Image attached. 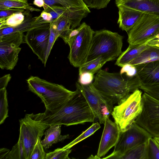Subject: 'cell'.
Masks as SVG:
<instances>
[{
	"mask_svg": "<svg viewBox=\"0 0 159 159\" xmlns=\"http://www.w3.org/2000/svg\"><path fill=\"white\" fill-rule=\"evenodd\" d=\"M111 0H83L88 7L98 9L106 7Z\"/></svg>",
	"mask_w": 159,
	"mask_h": 159,
	"instance_id": "obj_34",
	"label": "cell"
},
{
	"mask_svg": "<svg viewBox=\"0 0 159 159\" xmlns=\"http://www.w3.org/2000/svg\"><path fill=\"white\" fill-rule=\"evenodd\" d=\"M159 60V47L148 45L137 57L128 63L134 66Z\"/></svg>",
	"mask_w": 159,
	"mask_h": 159,
	"instance_id": "obj_23",
	"label": "cell"
},
{
	"mask_svg": "<svg viewBox=\"0 0 159 159\" xmlns=\"http://www.w3.org/2000/svg\"><path fill=\"white\" fill-rule=\"evenodd\" d=\"M79 75L78 81L83 85H87L92 83L94 77L93 74L89 72H83Z\"/></svg>",
	"mask_w": 159,
	"mask_h": 159,
	"instance_id": "obj_37",
	"label": "cell"
},
{
	"mask_svg": "<svg viewBox=\"0 0 159 159\" xmlns=\"http://www.w3.org/2000/svg\"><path fill=\"white\" fill-rule=\"evenodd\" d=\"M24 11V10L16 9H10L0 10V18L8 17L15 13Z\"/></svg>",
	"mask_w": 159,
	"mask_h": 159,
	"instance_id": "obj_39",
	"label": "cell"
},
{
	"mask_svg": "<svg viewBox=\"0 0 159 159\" xmlns=\"http://www.w3.org/2000/svg\"><path fill=\"white\" fill-rule=\"evenodd\" d=\"M143 92L138 89L113 107L111 115L121 132L128 129L141 113Z\"/></svg>",
	"mask_w": 159,
	"mask_h": 159,
	"instance_id": "obj_5",
	"label": "cell"
},
{
	"mask_svg": "<svg viewBox=\"0 0 159 159\" xmlns=\"http://www.w3.org/2000/svg\"><path fill=\"white\" fill-rule=\"evenodd\" d=\"M6 88L0 89V124L8 116V104Z\"/></svg>",
	"mask_w": 159,
	"mask_h": 159,
	"instance_id": "obj_30",
	"label": "cell"
},
{
	"mask_svg": "<svg viewBox=\"0 0 159 159\" xmlns=\"http://www.w3.org/2000/svg\"><path fill=\"white\" fill-rule=\"evenodd\" d=\"M123 38L117 33L107 30L94 31L86 62L101 56L108 61L115 60L122 52Z\"/></svg>",
	"mask_w": 159,
	"mask_h": 159,
	"instance_id": "obj_4",
	"label": "cell"
},
{
	"mask_svg": "<svg viewBox=\"0 0 159 159\" xmlns=\"http://www.w3.org/2000/svg\"><path fill=\"white\" fill-rule=\"evenodd\" d=\"M34 4L38 7H43L44 4L43 0H34Z\"/></svg>",
	"mask_w": 159,
	"mask_h": 159,
	"instance_id": "obj_44",
	"label": "cell"
},
{
	"mask_svg": "<svg viewBox=\"0 0 159 159\" xmlns=\"http://www.w3.org/2000/svg\"><path fill=\"white\" fill-rule=\"evenodd\" d=\"M100 142L97 155L98 159L104 157L110 149L117 143L121 133L120 128L109 117L106 118Z\"/></svg>",
	"mask_w": 159,
	"mask_h": 159,
	"instance_id": "obj_14",
	"label": "cell"
},
{
	"mask_svg": "<svg viewBox=\"0 0 159 159\" xmlns=\"http://www.w3.org/2000/svg\"><path fill=\"white\" fill-rule=\"evenodd\" d=\"M4 159H26L25 149L21 135L19 134L18 141L12 147Z\"/></svg>",
	"mask_w": 159,
	"mask_h": 159,
	"instance_id": "obj_28",
	"label": "cell"
},
{
	"mask_svg": "<svg viewBox=\"0 0 159 159\" xmlns=\"http://www.w3.org/2000/svg\"><path fill=\"white\" fill-rule=\"evenodd\" d=\"M151 40H149L138 44L129 45L127 49L122 52L118 57L115 63V65L122 67L137 57L146 48L148 45V43Z\"/></svg>",
	"mask_w": 159,
	"mask_h": 159,
	"instance_id": "obj_20",
	"label": "cell"
},
{
	"mask_svg": "<svg viewBox=\"0 0 159 159\" xmlns=\"http://www.w3.org/2000/svg\"><path fill=\"white\" fill-rule=\"evenodd\" d=\"M10 150L5 148L0 149V159H4L5 156L10 151Z\"/></svg>",
	"mask_w": 159,
	"mask_h": 159,
	"instance_id": "obj_43",
	"label": "cell"
},
{
	"mask_svg": "<svg viewBox=\"0 0 159 159\" xmlns=\"http://www.w3.org/2000/svg\"><path fill=\"white\" fill-rule=\"evenodd\" d=\"M118 8L119 18L117 23L120 29L128 33L143 13L125 7Z\"/></svg>",
	"mask_w": 159,
	"mask_h": 159,
	"instance_id": "obj_19",
	"label": "cell"
},
{
	"mask_svg": "<svg viewBox=\"0 0 159 159\" xmlns=\"http://www.w3.org/2000/svg\"><path fill=\"white\" fill-rule=\"evenodd\" d=\"M23 33L17 32L0 37V68L11 70L16 65L23 43Z\"/></svg>",
	"mask_w": 159,
	"mask_h": 159,
	"instance_id": "obj_12",
	"label": "cell"
},
{
	"mask_svg": "<svg viewBox=\"0 0 159 159\" xmlns=\"http://www.w3.org/2000/svg\"><path fill=\"white\" fill-rule=\"evenodd\" d=\"M151 137H152L146 130L134 122L125 131L121 132L113 152L102 158L119 159L127 151L146 142Z\"/></svg>",
	"mask_w": 159,
	"mask_h": 159,
	"instance_id": "obj_8",
	"label": "cell"
},
{
	"mask_svg": "<svg viewBox=\"0 0 159 159\" xmlns=\"http://www.w3.org/2000/svg\"><path fill=\"white\" fill-rule=\"evenodd\" d=\"M11 78L10 74L6 75L0 78V89L6 88Z\"/></svg>",
	"mask_w": 159,
	"mask_h": 159,
	"instance_id": "obj_40",
	"label": "cell"
},
{
	"mask_svg": "<svg viewBox=\"0 0 159 159\" xmlns=\"http://www.w3.org/2000/svg\"><path fill=\"white\" fill-rule=\"evenodd\" d=\"M141 85L159 84V60L135 66Z\"/></svg>",
	"mask_w": 159,
	"mask_h": 159,
	"instance_id": "obj_16",
	"label": "cell"
},
{
	"mask_svg": "<svg viewBox=\"0 0 159 159\" xmlns=\"http://www.w3.org/2000/svg\"><path fill=\"white\" fill-rule=\"evenodd\" d=\"M42 113L26 114L19 120L20 134L22 138L26 159H30L32 151L39 138H41L49 126L42 120Z\"/></svg>",
	"mask_w": 159,
	"mask_h": 159,
	"instance_id": "obj_6",
	"label": "cell"
},
{
	"mask_svg": "<svg viewBox=\"0 0 159 159\" xmlns=\"http://www.w3.org/2000/svg\"><path fill=\"white\" fill-rule=\"evenodd\" d=\"M16 9L39 11V9L30 6L27 0H0V10Z\"/></svg>",
	"mask_w": 159,
	"mask_h": 159,
	"instance_id": "obj_24",
	"label": "cell"
},
{
	"mask_svg": "<svg viewBox=\"0 0 159 159\" xmlns=\"http://www.w3.org/2000/svg\"><path fill=\"white\" fill-rule=\"evenodd\" d=\"M156 38L149 41L147 45L159 47V33L156 35Z\"/></svg>",
	"mask_w": 159,
	"mask_h": 159,
	"instance_id": "obj_42",
	"label": "cell"
},
{
	"mask_svg": "<svg viewBox=\"0 0 159 159\" xmlns=\"http://www.w3.org/2000/svg\"><path fill=\"white\" fill-rule=\"evenodd\" d=\"M70 148H57L46 153L45 159H69V155L71 152Z\"/></svg>",
	"mask_w": 159,
	"mask_h": 159,
	"instance_id": "obj_31",
	"label": "cell"
},
{
	"mask_svg": "<svg viewBox=\"0 0 159 159\" xmlns=\"http://www.w3.org/2000/svg\"><path fill=\"white\" fill-rule=\"evenodd\" d=\"M148 159H159V147L154 138H149L147 142Z\"/></svg>",
	"mask_w": 159,
	"mask_h": 159,
	"instance_id": "obj_32",
	"label": "cell"
},
{
	"mask_svg": "<svg viewBox=\"0 0 159 159\" xmlns=\"http://www.w3.org/2000/svg\"><path fill=\"white\" fill-rule=\"evenodd\" d=\"M76 88L82 93L91 109L95 118L100 124H104L106 118L109 117L113 111V104L102 95L92 83L87 85L76 83Z\"/></svg>",
	"mask_w": 159,
	"mask_h": 159,
	"instance_id": "obj_10",
	"label": "cell"
},
{
	"mask_svg": "<svg viewBox=\"0 0 159 159\" xmlns=\"http://www.w3.org/2000/svg\"><path fill=\"white\" fill-rule=\"evenodd\" d=\"M100 127V124L98 122L93 124L91 126L83 132L80 136L63 148L64 149L71 148L74 145L93 134Z\"/></svg>",
	"mask_w": 159,
	"mask_h": 159,
	"instance_id": "obj_29",
	"label": "cell"
},
{
	"mask_svg": "<svg viewBox=\"0 0 159 159\" xmlns=\"http://www.w3.org/2000/svg\"><path fill=\"white\" fill-rule=\"evenodd\" d=\"M39 138L32 151L30 159H45L46 153Z\"/></svg>",
	"mask_w": 159,
	"mask_h": 159,
	"instance_id": "obj_33",
	"label": "cell"
},
{
	"mask_svg": "<svg viewBox=\"0 0 159 159\" xmlns=\"http://www.w3.org/2000/svg\"><path fill=\"white\" fill-rule=\"evenodd\" d=\"M107 61V60L103 56L87 61L79 67V75L84 72H89L94 74L98 72Z\"/></svg>",
	"mask_w": 159,
	"mask_h": 159,
	"instance_id": "obj_25",
	"label": "cell"
},
{
	"mask_svg": "<svg viewBox=\"0 0 159 159\" xmlns=\"http://www.w3.org/2000/svg\"><path fill=\"white\" fill-rule=\"evenodd\" d=\"M116 6L159 16V0H116Z\"/></svg>",
	"mask_w": 159,
	"mask_h": 159,
	"instance_id": "obj_17",
	"label": "cell"
},
{
	"mask_svg": "<svg viewBox=\"0 0 159 159\" xmlns=\"http://www.w3.org/2000/svg\"><path fill=\"white\" fill-rule=\"evenodd\" d=\"M142 111L135 122L152 137L159 138V101L144 92Z\"/></svg>",
	"mask_w": 159,
	"mask_h": 159,
	"instance_id": "obj_11",
	"label": "cell"
},
{
	"mask_svg": "<svg viewBox=\"0 0 159 159\" xmlns=\"http://www.w3.org/2000/svg\"><path fill=\"white\" fill-rule=\"evenodd\" d=\"M26 11L17 12L8 17L0 18V29L16 26L21 24L25 19V15L27 13Z\"/></svg>",
	"mask_w": 159,
	"mask_h": 159,
	"instance_id": "obj_27",
	"label": "cell"
},
{
	"mask_svg": "<svg viewBox=\"0 0 159 159\" xmlns=\"http://www.w3.org/2000/svg\"><path fill=\"white\" fill-rule=\"evenodd\" d=\"M41 17L45 20L51 22L52 20V18L51 15L48 12L43 11L40 15Z\"/></svg>",
	"mask_w": 159,
	"mask_h": 159,
	"instance_id": "obj_41",
	"label": "cell"
},
{
	"mask_svg": "<svg viewBox=\"0 0 159 159\" xmlns=\"http://www.w3.org/2000/svg\"><path fill=\"white\" fill-rule=\"evenodd\" d=\"M97 73L93 86L113 104H119L142 85L137 75L126 78L120 73H109L101 69Z\"/></svg>",
	"mask_w": 159,
	"mask_h": 159,
	"instance_id": "obj_2",
	"label": "cell"
},
{
	"mask_svg": "<svg viewBox=\"0 0 159 159\" xmlns=\"http://www.w3.org/2000/svg\"><path fill=\"white\" fill-rule=\"evenodd\" d=\"M154 139L155 140L157 144L159 147V138L154 137Z\"/></svg>",
	"mask_w": 159,
	"mask_h": 159,
	"instance_id": "obj_45",
	"label": "cell"
},
{
	"mask_svg": "<svg viewBox=\"0 0 159 159\" xmlns=\"http://www.w3.org/2000/svg\"><path fill=\"white\" fill-rule=\"evenodd\" d=\"M50 24L56 34L68 44L70 34L73 30L70 28L71 23L69 18L65 16H62L51 22Z\"/></svg>",
	"mask_w": 159,
	"mask_h": 159,
	"instance_id": "obj_21",
	"label": "cell"
},
{
	"mask_svg": "<svg viewBox=\"0 0 159 159\" xmlns=\"http://www.w3.org/2000/svg\"><path fill=\"white\" fill-rule=\"evenodd\" d=\"M44 10L52 6H60L66 9L80 25L81 20L90 12L83 0H43Z\"/></svg>",
	"mask_w": 159,
	"mask_h": 159,
	"instance_id": "obj_15",
	"label": "cell"
},
{
	"mask_svg": "<svg viewBox=\"0 0 159 159\" xmlns=\"http://www.w3.org/2000/svg\"><path fill=\"white\" fill-rule=\"evenodd\" d=\"M148 141L130 149L119 159H148Z\"/></svg>",
	"mask_w": 159,
	"mask_h": 159,
	"instance_id": "obj_26",
	"label": "cell"
},
{
	"mask_svg": "<svg viewBox=\"0 0 159 159\" xmlns=\"http://www.w3.org/2000/svg\"><path fill=\"white\" fill-rule=\"evenodd\" d=\"M74 95L56 109L42 113L43 122L48 125L68 126L93 122L94 115L84 95L77 88Z\"/></svg>",
	"mask_w": 159,
	"mask_h": 159,
	"instance_id": "obj_1",
	"label": "cell"
},
{
	"mask_svg": "<svg viewBox=\"0 0 159 159\" xmlns=\"http://www.w3.org/2000/svg\"><path fill=\"white\" fill-rule=\"evenodd\" d=\"M26 81L29 90L41 98L46 111L56 109L76 92L70 91L61 85L48 82L37 76H31Z\"/></svg>",
	"mask_w": 159,
	"mask_h": 159,
	"instance_id": "obj_3",
	"label": "cell"
},
{
	"mask_svg": "<svg viewBox=\"0 0 159 159\" xmlns=\"http://www.w3.org/2000/svg\"><path fill=\"white\" fill-rule=\"evenodd\" d=\"M24 21L20 25L14 27H9L0 29V37L11 33L20 32L23 33L40 27L50 22L44 20L40 15L32 17L29 14L25 15Z\"/></svg>",
	"mask_w": 159,
	"mask_h": 159,
	"instance_id": "obj_18",
	"label": "cell"
},
{
	"mask_svg": "<svg viewBox=\"0 0 159 159\" xmlns=\"http://www.w3.org/2000/svg\"><path fill=\"white\" fill-rule=\"evenodd\" d=\"M120 73L121 75L125 74L129 77H132L137 75V71L135 66L127 63L122 67Z\"/></svg>",
	"mask_w": 159,
	"mask_h": 159,
	"instance_id": "obj_36",
	"label": "cell"
},
{
	"mask_svg": "<svg viewBox=\"0 0 159 159\" xmlns=\"http://www.w3.org/2000/svg\"><path fill=\"white\" fill-rule=\"evenodd\" d=\"M81 25L79 33L71 38L68 44L70 48L68 58L70 64L75 67H79L86 62L94 32L85 22Z\"/></svg>",
	"mask_w": 159,
	"mask_h": 159,
	"instance_id": "obj_7",
	"label": "cell"
},
{
	"mask_svg": "<svg viewBox=\"0 0 159 159\" xmlns=\"http://www.w3.org/2000/svg\"><path fill=\"white\" fill-rule=\"evenodd\" d=\"M50 33L49 37L48 47L47 52V57H48L51 50L54 45L56 40L59 37L56 34L52 29L50 23Z\"/></svg>",
	"mask_w": 159,
	"mask_h": 159,
	"instance_id": "obj_38",
	"label": "cell"
},
{
	"mask_svg": "<svg viewBox=\"0 0 159 159\" xmlns=\"http://www.w3.org/2000/svg\"><path fill=\"white\" fill-rule=\"evenodd\" d=\"M50 22L28 31L24 37L25 42L45 66L48 58Z\"/></svg>",
	"mask_w": 159,
	"mask_h": 159,
	"instance_id": "obj_13",
	"label": "cell"
},
{
	"mask_svg": "<svg viewBox=\"0 0 159 159\" xmlns=\"http://www.w3.org/2000/svg\"><path fill=\"white\" fill-rule=\"evenodd\" d=\"M139 89L159 101V84L150 86L141 85Z\"/></svg>",
	"mask_w": 159,
	"mask_h": 159,
	"instance_id": "obj_35",
	"label": "cell"
},
{
	"mask_svg": "<svg viewBox=\"0 0 159 159\" xmlns=\"http://www.w3.org/2000/svg\"><path fill=\"white\" fill-rule=\"evenodd\" d=\"M127 33V41L131 45L141 44L156 38V35L159 33V16L143 13Z\"/></svg>",
	"mask_w": 159,
	"mask_h": 159,
	"instance_id": "obj_9",
	"label": "cell"
},
{
	"mask_svg": "<svg viewBox=\"0 0 159 159\" xmlns=\"http://www.w3.org/2000/svg\"><path fill=\"white\" fill-rule=\"evenodd\" d=\"M61 125H50L44 132V138L41 141V143L44 148L48 149L53 144L69 138V134L61 135Z\"/></svg>",
	"mask_w": 159,
	"mask_h": 159,
	"instance_id": "obj_22",
	"label": "cell"
}]
</instances>
